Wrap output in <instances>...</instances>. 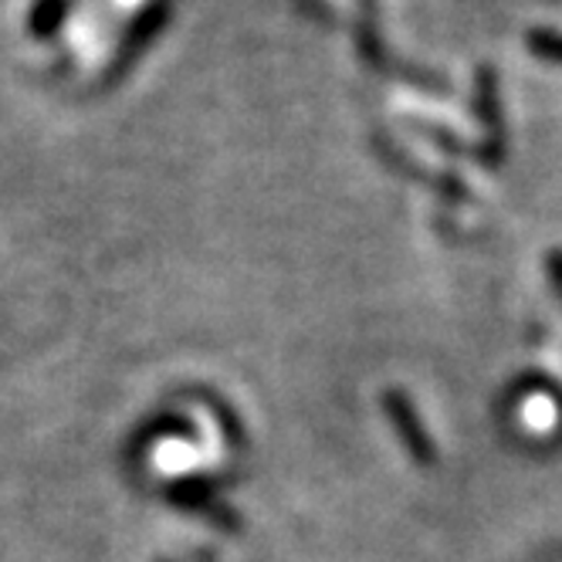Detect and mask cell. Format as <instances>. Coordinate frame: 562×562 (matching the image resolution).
<instances>
[]
</instances>
